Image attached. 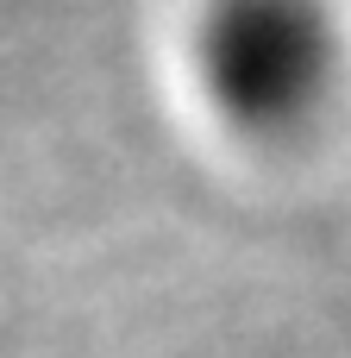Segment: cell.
I'll list each match as a JSON object with an SVG mask.
<instances>
[{
  "mask_svg": "<svg viewBox=\"0 0 351 358\" xmlns=\"http://www.w3.org/2000/svg\"><path fill=\"white\" fill-rule=\"evenodd\" d=\"M182 63L232 138H301L351 82V19L339 0H195Z\"/></svg>",
  "mask_w": 351,
  "mask_h": 358,
  "instance_id": "cell-1",
  "label": "cell"
}]
</instances>
